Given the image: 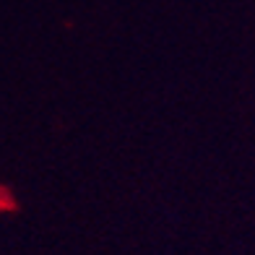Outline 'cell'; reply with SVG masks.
<instances>
[]
</instances>
